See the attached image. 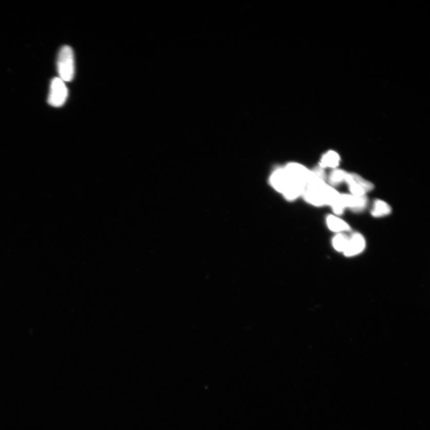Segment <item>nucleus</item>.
Listing matches in <instances>:
<instances>
[{
  "label": "nucleus",
  "instance_id": "5",
  "mask_svg": "<svg viewBox=\"0 0 430 430\" xmlns=\"http://www.w3.org/2000/svg\"><path fill=\"white\" fill-rule=\"evenodd\" d=\"M326 223L329 229L335 233L345 232L350 230V227L344 220L334 215H329L326 218Z\"/></svg>",
  "mask_w": 430,
  "mask_h": 430
},
{
  "label": "nucleus",
  "instance_id": "4",
  "mask_svg": "<svg viewBox=\"0 0 430 430\" xmlns=\"http://www.w3.org/2000/svg\"><path fill=\"white\" fill-rule=\"evenodd\" d=\"M366 242L365 238L362 234L354 233L349 237L347 247L344 253L345 256H352L359 254L365 248Z\"/></svg>",
  "mask_w": 430,
  "mask_h": 430
},
{
  "label": "nucleus",
  "instance_id": "3",
  "mask_svg": "<svg viewBox=\"0 0 430 430\" xmlns=\"http://www.w3.org/2000/svg\"><path fill=\"white\" fill-rule=\"evenodd\" d=\"M68 97V89L63 80L56 77L51 81L48 102L54 107L64 105Z\"/></svg>",
  "mask_w": 430,
  "mask_h": 430
},
{
  "label": "nucleus",
  "instance_id": "7",
  "mask_svg": "<svg viewBox=\"0 0 430 430\" xmlns=\"http://www.w3.org/2000/svg\"><path fill=\"white\" fill-rule=\"evenodd\" d=\"M287 177L284 169H279L273 172L271 176L272 186L278 192L282 193L286 184Z\"/></svg>",
  "mask_w": 430,
  "mask_h": 430
},
{
  "label": "nucleus",
  "instance_id": "9",
  "mask_svg": "<svg viewBox=\"0 0 430 430\" xmlns=\"http://www.w3.org/2000/svg\"><path fill=\"white\" fill-rule=\"evenodd\" d=\"M347 172L341 170V169H334L328 177L330 186H336L344 182Z\"/></svg>",
  "mask_w": 430,
  "mask_h": 430
},
{
  "label": "nucleus",
  "instance_id": "1",
  "mask_svg": "<svg viewBox=\"0 0 430 430\" xmlns=\"http://www.w3.org/2000/svg\"><path fill=\"white\" fill-rule=\"evenodd\" d=\"M340 193L322 180H313L307 183L302 196L307 203L314 207L331 205Z\"/></svg>",
  "mask_w": 430,
  "mask_h": 430
},
{
  "label": "nucleus",
  "instance_id": "8",
  "mask_svg": "<svg viewBox=\"0 0 430 430\" xmlns=\"http://www.w3.org/2000/svg\"><path fill=\"white\" fill-rule=\"evenodd\" d=\"M391 211L390 205L387 202L377 200L374 201L372 210H371V215L375 218H382V217L390 214Z\"/></svg>",
  "mask_w": 430,
  "mask_h": 430
},
{
  "label": "nucleus",
  "instance_id": "6",
  "mask_svg": "<svg viewBox=\"0 0 430 430\" xmlns=\"http://www.w3.org/2000/svg\"><path fill=\"white\" fill-rule=\"evenodd\" d=\"M340 161L341 157L339 154L334 151L330 150L322 156L319 166L323 169H336L339 166Z\"/></svg>",
  "mask_w": 430,
  "mask_h": 430
},
{
  "label": "nucleus",
  "instance_id": "11",
  "mask_svg": "<svg viewBox=\"0 0 430 430\" xmlns=\"http://www.w3.org/2000/svg\"><path fill=\"white\" fill-rule=\"evenodd\" d=\"M351 175L354 181L361 186L365 191L366 193L369 192V191H372L374 189V185L372 183L367 181V180L364 179L359 175L352 173Z\"/></svg>",
  "mask_w": 430,
  "mask_h": 430
},
{
  "label": "nucleus",
  "instance_id": "2",
  "mask_svg": "<svg viewBox=\"0 0 430 430\" xmlns=\"http://www.w3.org/2000/svg\"><path fill=\"white\" fill-rule=\"evenodd\" d=\"M58 71L60 78L64 82H71L74 77V54L71 47L64 46L59 52L58 57Z\"/></svg>",
  "mask_w": 430,
  "mask_h": 430
},
{
  "label": "nucleus",
  "instance_id": "10",
  "mask_svg": "<svg viewBox=\"0 0 430 430\" xmlns=\"http://www.w3.org/2000/svg\"><path fill=\"white\" fill-rule=\"evenodd\" d=\"M349 237L343 233L338 234L333 239L332 244L334 249L338 252H344L347 248Z\"/></svg>",
  "mask_w": 430,
  "mask_h": 430
}]
</instances>
